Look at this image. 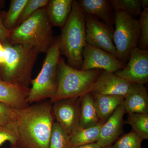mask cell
Here are the masks:
<instances>
[{
  "label": "cell",
  "mask_w": 148,
  "mask_h": 148,
  "mask_svg": "<svg viewBox=\"0 0 148 148\" xmlns=\"http://www.w3.org/2000/svg\"><path fill=\"white\" fill-rule=\"evenodd\" d=\"M103 123H99L94 126L81 128L79 127L70 138V148L97 143Z\"/></svg>",
  "instance_id": "obj_20"
},
{
  "label": "cell",
  "mask_w": 148,
  "mask_h": 148,
  "mask_svg": "<svg viewBox=\"0 0 148 148\" xmlns=\"http://www.w3.org/2000/svg\"><path fill=\"white\" fill-rule=\"evenodd\" d=\"M143 140L133 131L123 135L112 146V148H142Z\"/></svg>",
  "instance_id": "obj_27"
},
{
  "label": "cell",
  "mask_w": 148,
  "mask_h": 148,
  "mask_svg": "<svg viewBox=\"0 0 148 148\" xmlns=\"http://www.w3.org/2000/svg\"><path fill=\"white\" fill-rule=\"evenodd\" d=\"M85 24L86 43L116 56L113 40L114 29L90 15H85Z\"/></svg>",
  "instance_id": "obj_8"
},
{
  "label": "cell",
  "mask_w": 148,
  "mask_h": 148,
  "mask_svg": "<svg viewBox=\"0 0 148 148\" xmlns=\"http://www.w3.org/2000/svg\"><path fill=\"white\" fill-rule=\"evenodd\" d=\"M4 17L0 12V42L2 44L8 41L10 32L6 29L3 24Z\"/></svg>",
  "instance_id": "obj_30"
},
{
  "label": "cell",
  "mask_w": 148,
  "mask_h": 148,
  "mask_svg": "<svg viewBox=\"0 0 148 148\" xmlns=\"http://www.w3.org/2000/svg\"><path fill=\"white\" fill-rule=\"evenodd\" d=\"M73 0H51L46 6L49 19L52 27L62 29L72 10Z\"/></svg>",
  "instance_id": "obj_17"
},
{
  "label": "cell",
  "mask_w": 148,
  "mask_h": 148,
  "mask_svg": "<svg viewBox=\"0 0 148 148\" xmlns=\"http://www.w3.org/2000/svg\"><path fill=\"white\" fill-rule=\"evenodd\" d=\"M49 1V0H28L18 18L16 27L28 19L39 10L46 7Z\"/></svg>",
  "instance_id": "obj_26"
},
{
  "label": "cell",
  "mask_w": 148,
  "mask_h": 148,
  "mask_svg": "<svg viewBox=\"0 0 148 148\" xmlns=\"http://www.w3.org/2000/svg\"><path fill=\"white\" fill-rule=\"evenodd\" d=\"M138 19L140 25V38L138 48L141 50L148 49V8L143 10Z\"/></svg>",
  "instance_id": "obj_28"
},
{
  "label": "cell",
  "mask_w": 148,
  "mask_h": 148,
  "mask_svg": "<svg viewBox=\"0 0 148 148\" xmlns=\"http://www.w3.org/2000/svg\"><path fill=\"white\" fill-rule=\"evenodd\" d=\"M5 51L2 44L0 42V67L5 62Z\"/></svg>",
  "instance_id": "obj_31"
},
{
  "label": "cell",
  "mask_w": 148,
  "mask_h": 148,
  "mask_svg": "<svg viewBox=\"0 0 148 148\" xmlns=\"http://www.w3.org/2000/svg\"><path fill=\"white\" fill-rule=\"evenodd\" d=\"M5 51V62L0 67V79L22 87L29 88L32 73L38 51L30 46L2 44Z\"/></svg>",
  "instance_id": "obj_4"
},
{
  "label": "cell",
  "mask_w": 148,
  "mask_h": 148,
  "mask_svg": "<svg viewBox=\"0 0 148 148\" xmlns=\"http://www.w3.org/2000/svg\"><path fill=\"white\" fill-rule=\"evenodd\" d=\"M28 0H12L9 9L4 17L3 24L6 29L11 31L16 27V23Z\"/></svg>",
  "instance_id": "obj_22"
},
{
  "label": "cell",
  "mask_w": 148,
  "mask_h": 148,
  "mask_svg": "<svg viewBox=\"0 0 148 148\" xmlns=\"http://www.w3.org/2000/svg\"><path fill=\"white\" fill-rule=\"evenodd\" d=\"M61 52L58 38L46 52L41 70L34 79H32L27 101L30 104L51 99L57 87V68Z\"/></svg>",
  "instance_id": "obj_6"
},
{
  "label": "cell",
  "mask_w": 148,
  "mask_h": 148,
  "mask_svg": "<svg viewBox=\"0 0 148 148\" xmlns=\"http://www.w3.org/2000/svg\"><path fill=\"white\" fill-rule=\"evenodd\" d=\"M141 5L143 10L148 8V0H141Z\"/></svg>",
  "instance_id": "obj_33"
},
{
  "label": "cell",
  "mask_w": 148,
  "mask_h": 148,
  "mask_svg": "<svg viewBox=\"0 0 148 148\" xmlns=\"http://www.w3.org/2000/svg\"><path fill=\"white\" fill-rule=\"evenodd\" d=\"M52 27L46 7L10 31L8 42L11 45L30 46L39 53H46L56 39Z\"/></svg>",
  "instance_id": "obj_3"
},
{
  "label": "cell",
  "mask_w": 148,
  "mask_h": 148,
  "mask_svg": "<svg viewBox=\"0 0 148 148\" xmlns=\"http://www.w3.org/2000/svg\"><path fill=\"white\" fill-rule=\"evenodd\" d=\"M70 138L56 121L53 123L49 148H69Z\"/></svg>",
  "instance_id": "obj_25"
},
{
  "label": "cell",
  "mask_w": 148,
  "mask_h": 148,
  "mask_svg": "<svg viewBox=\"0 0 148 148\" xmlns=\"http://www.w3.org/2000/svg\"><path fill=\"white\" fill-rule=\"evenodd\" d=\"M125 123L143 140H148V114H129Z\"/></svg>",
  "instance_id": "obj_21"
},
{
  "label": "cell",
  "mask_w": 148,
  "mask_h": 148,
  "mask_svg": "<svg viewBox=\"0 0 148 148\" xmlns=\"http://www.w3.org/2000/svg\"><path fill=\"white\" fill-rule=\"evenodd\" d=\"M72 148H103L97 143H92V144H88V145H84L75 147Z\"/></svg>",
  "instance_id": "obj_32"
},
{
  "label": "cell",
  "mask_w": 148,
  "mask_h": 148,
  "mask_svg": "<svg viewBox=\"0 0 148 148\" xmlns=\"http://www.w3.org/2000/svg\"><path fill=\"white\" fill-rule=\"evenodd\" d=\"M0 12H1V10H0Z\"/></svg>",
  "instance_id": "obj_36"
},
{
  "label": "cell",
  "mask_w": 148,
  "mask_h": 148,
  "mask_svg": "<svg viewBox=\"0 0 148 148\" xmlns=\"http://www.w3.org/2000/svg\"><path fill=\"white\" fill-rule=\"evenodd\" d=\"M10 148H21L18 146H15V147H11Z\"/></svg>",
  "instance_id": "obj_34"
},
{
  "label": "cell",
  "mask_w": 148,
  "mask_h": 148,
  "mask_svg": "<svg viewBox=\"0 0 148 148\" xmlns=\"http://www.w3.org/2000/svg\"><path fill=\"white\" fill-rule=\"evenodd\" d=\"M80 8L85 15L96 17L114 29L115 12L108 0H79Z\"/></svg>",
  "instance_id": "obj_15"
},
{
  "label": "cell",
  "mask_w": 148,
  "mask_h": 148,
  "mask_svg": "<svg viewBox=\"0 0 148 148\" xmlns=\"http://www.w3.org/2000/svg\"><path fill=\"white\" fill-rule=\"evenodd\" d=\"M79 100L78 98H69L52 103L54 119L69 137L79 127Z\"/></svg>",
  "instance_id": "obj_10"
},
{
  "label": "cell",
  "mask_w": 148,
  "mask_h": 148,
  "mask_svg": "<svg viewBox=\"0 0 148 148\" xmlns=\"http://www.w3.org/2000/svg\"><path fill=\"white\" fill-rule=\"evenodd\" d=\"M92 93L94 95V105L97 114L102 123L112 114L124 100L123 96Z\"/></svg>",
  "instance_id": "obj_18"
},
{
  "label": "cell",
  "mask_w": 148,
  "mask_h": 148,
  "mask_svg": "<svg viewBox=\"0 0 148 148\" xmlns=\"http://www.w3.org/2000/svg\"><path fill=\"white\" fill-rule=\"evenodd\" d=\"M103 148H112V146H108V147H106Z\"/></svg>",
  "instance_id": "obj_35"
},
{
  "label": "cell",
  "mask_w": 148,
  "mask_h": 148,
  "mask_svg": "<svg viewBox=\"0 0 148 148\" xmlns=\"http://www.w3.org/2000/svg\"><path fill=\"white\" fill-rule=\"evenodd\" d=\"M30 88L22 87L0 79V103L15 110H21L30 105L27 100Z\"/></svg>",
  "instance_id": "obj_14"
},
{
  "label": "cell",
  "mask_w": 148,
  "mask_h": 148,
  "mask_svg": "<svg viewBox=\"0 0 148 148\" xmlns=\"http://www.w3.org/2000/svg\"><path fill=\"white\" fill-rule=\"evenodd\" d=\"M125 113L122 103L103 123L100 137L97 143L101 147L111 146L121 135L123 132V116Z\"/></svg>",
  "instance_id": "obj_13"
},
{
  "label": "cell",
  "mask_w": 148,
  "mask_h": 148,
  "mask_svg": "<svg viewBox=\"0 0 148 148\" xmlns=\"http://www.w3.org/2000/svg\"><path fill=\"white\" fill-rule=\"evenodd\" d=\"M123 104L128 114H148V95L144 84H132Z\"/></svg>",
  "instance_id": "obj_16"
},
{
  "label": "cell",
  "mask_w": 148,
  "mask_h": 148,
  "mask_svg": "<svg viewBox=\"0 0 148 148\" xmlns=\"http://www.w3.org/2000/svg\"><path fill=\"white\" fill-rule=\"evenodd\" d=\"M113 40L116 57L126 65L133 50L138 48L140 31L138 19L121 11L115 12Z\"/></svg>",
  "instance_id": "obj_7"
},
{
  "label": "cell",
  "mask_w": 148,
  "mask_h": 148,
  "mask_svg": "<svg viewBox=\"0 0 148 148\" xmlns=\"http://www.w3.org/2000/svg\"><path fill=\"white\" fill-rule=\"evenodd\" d=\"M82 56L81 71L99 69L114 73L124 68L125 65L116 56L87 43Z\"/></svg>",
  "instance_id": "obj_9"
},
{
  "label": "cell",
  "mask_w": 148,
  "mask_h": 148,
  "mask_svg": "<svg viewBox=\"0 0 148 148\" xmlns=\"http://www.w3.org/2000/svg\"><path fill=\"white\" fill-rule=\"evenodd\" d=\"M11 147L18 146V135L15 120L0 125V147L5 142Z\"/></svg>",
  "instance_id": "obj_24"
},
{
  "label": "cell",
  "mask_w": 148,
  "mask_h": 148,
  "mask_svg": "<svg viewBox=\"0 0 148 148\" xmlns=\"http://www.w3.org/2000/svg\"><path fill=\"white\" fill-rule=\"evenodd\" d=\"M110 1L114 12H123L133 18L140 16L143 12L141 0H110Z\"/></svg>",
  "instance_id": "obj_23"
},
{
  "label": "cell",
  "mask_w": 148,
  "mask_h": 148,
  "mask_svg": "<svg viewBox=\"0 0 148 148\" xmlns=\"http://www.w3.org/2000/svg\"><path fill=\"white\" fill-rule=\"evenodd\" d=\"M132 84L117 76L114 73L103 71L98 76L91 92L125 97Z\"/></svg>",
  "instance_id": "obj_12"
},
{
  "label": "cell",
  "mask_w": 148,
  "mask_h": 148,
  "mask_svg": "<svg viewBox=\"0 0 148 148\" xmlns=\"http://www.w3.org/2000/svg\"><path fill=\"white\" fill-rule=\"evenodd\" d=\"M58 38L61 55L66 57L69 66L80 70L86 44L85 14L76 0L73 1L70 16Z\"/></svg>",
  "instance_id": "obj_2"
},
{
  "label": "cell",
  "mask_w": 148,
  "mask_h": 148,
  "mask_svg": "<svg viewBox=\"0 0 148 148\" xmlns=\"http://www.w3.org/2000/svg\"><path fill=\"white\" fill-rule=\"evenodd\" d=\"M52 103L43 101L15 110V120L21 148H49L54 122Z\"/></svg>",
  "instance_id": "obj_1"
},
{
  "label": "cell",
  "mask_w": 148,
  "mask_h": 148,
  "mask_svg": "<svg viewBox=\"0 0 148 148\" xmlns=\"http://www.w3.org/2000/svg\"><path fill=\"white\" fill-rule=\"evenodd\" d=\"M15 110L0 103V125L15 120Z\"/></svg>",
  "instance_id": "obj_29"
},
{
  "label": "cell",
  "mask_w": 148,
  "mask_h": 148,
  "mask_svg": "<svg viewBox=\"0 0 148 148\" xmlns=\"http://www.w3.org/2000/svg\"><path fill=\"white\" fill-rule=\"evenodd\" d=\"M80 113L79 128H85L94 126L100 122L91 92L80 97Z\"/></svg>",
  "instance_id": "obj_19"
},
{
  "label": "cell",
  "mask_w": 148,
  "mask_h": 148,
  "mask_svg": "<svg viewBox=\"0 0 148 148\" xmlns=\"http://www.w3.org/2000/svg\"><path fill=\"white\" fill-rule=\"evenodd\" d=\"M115 74L132 84H145L148 82V50L136 48L124 68Z\"/></svg>",
  "instance_id": "obj_11"
},
{
  "label": "cell",
  "mask_w": 148,
  "mask_h": 148,
  "mask_svg": "<svg viewBox=\"0 0 148 148\" xmlns=\"http://www.w3.org/2000/svg\"><path fill=\"white\" fill-rule=\"evenodd\" d=\"M103 70L81 71L69 66L60 57L57 68V87L50 101L52 103L59 100L79 98L92 92L98 76Z\"/></svg>",
  "instance_id": "obj_5"
}]
</instances>
